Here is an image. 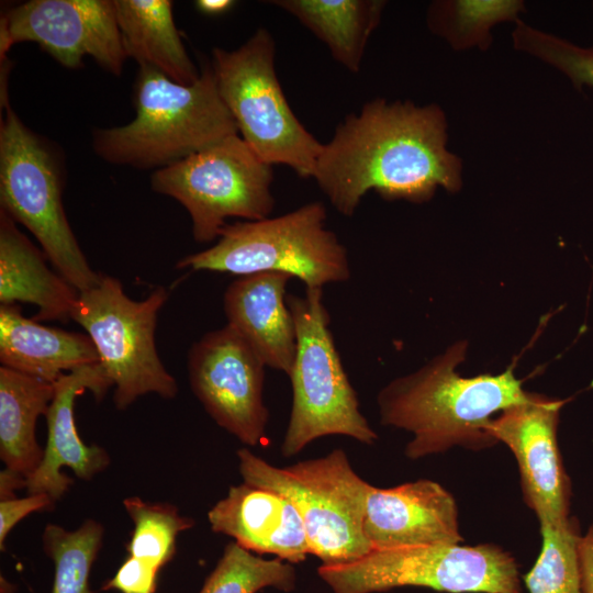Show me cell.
Returning a JSON list of instances; mask_svg holds the SVG:
<instances>
[{
	"instance_id": "cell-1",
	"label": "cell",
	"mask_w": 593,
	"mask_h": 593,
	"mask_svg": "<svg viewBox=\"0 0 593 593\" xmlns=\"http://www.w3.org/2000/svg\"><path fill=\"white\" fill-rule=\"evenodd\" d=\"M446 131L437 105L371 100L322 145L312 178L345 216L354 215L371 190L387 200L417 203L438 187L456 191L461 165L446 147Z\"/></svg>"
},
{
	"instance_id": "cell-2",
	"label": "cell",
	"mask_w": 593,
	"mask_h": 593,
	"mask_svg": "<svg viewBox=\"0 0 593 593\" xmlns=\"http://www.w3.org/2000/svg\"><path fill=\"white\" fill-rule=\"evenodd\" d=\"M459 342L417 371L399 377L377 396L380 422L410 432L405 456L419 459L452 447L481 450L497 441L488 426L493 415L527 400L515 363L499 374L461 377L457 366L466 358Z\"/></svg>"
},
{
	"instance_id": "cell-3",
	"label": "cell",
	"mask_w": 593,
	"mask_h": 593,
	"mask_svg": "<svg viewBox=\"0 0 593 593\" xmlns=\"http://www.w3.org/2000/svg\"><path fill=\"white\" fill-rule=\"evenodd\" d=\"M134 104L135 118L130 123L92 133L94 153L109 164L157 170L238 134L211 65L202 68L192 85L139 65Z\"/></svg>"
},
{
	"instance_id": "cell-4",
	"label": "cell",
	"mask_w": 593,
	"mask_h": 593,
	"mask_svg": "<svg viewBox=\"0 0 593 593\" xmlns=\"http://www.w3.org/2000/svg\"><path fill=\"white\" fill-rule=\"evenodd\" d=\"M326 209L306 203L276 217L227 224L211 247L186 256L178 269L247 276L283 272L306 289L345 282L351 269L346 247L326 227Z\"/></svg>"
},
{
	"instance_id": "cell-5",
	"label": "cell",
	"mask_w": 593,
	"mask_h": 593,
	"mask_svg": "<svg viewBox=\"0 0 593 593\" xmlns=\"http://www.w3.org/2000/svg\"><path fill=\"white\" fill-rule=\"evenodd\" d=\"M63 156L27 127L4 102L0 121V210L25 226L55 269L78 292L96 287L101 275L83 255L64 211Z\"/></svg>"
},
{
	"instance_id": "cell-6",
	"label": "cell",
	"mask_w": 593,
	"mask_h": 593,
	"mask_svg": "<svg viewBox=\"0 0 593 593\" xmlns=\"http://www.w3.org/2000/svg\"><path fill=\"white\" fill-rule=\"evenodd\" d=\"M243 482L276 491L299 512L311 555L322 564L354 561L372 548L363 534L371 484L351 467L343 449L279 468L243 447L237 450Z\"/></svg>"
},
{
	"instance_id": "cell-7",
	"label": "cell",
	"mask_w": 593,
	"mask_h": 593,
	"mask_svg": "<svg viewBox=\"0 0 593 593\" xmlns=\"http://www.w3.org/2000/svg\"><path fill=\"white\" fill-rule=\"evenodd\" d=\"M296 332V353L288 376L292 407L281 454L301 452L310 443L343 435L372 445L378 434L360 411L359 400L342 363L329 329L323 289H305L303 295L288 294Z\"/></svg>"
},
{
	"instance_id": "cell-8",
	"label": "cell",
	"mask_w": 593,
	"mask_h": 593,
	"mask_svg": "<svg viewBox=\"0 0 593 593\" xmlns=\"http://www.w3.org/2000/svg\"><path fill=\"white\" fill-rule=\"evenodd\" d=\"M275 41L258 29L238 48L212 51L219 93L238 134L268 165L312 178L322 145L298 120L275 70Z\"/></svg>"
},
{
	"instance_id": "cell-9",
	"label": "cell",
	"mask_w": 593,
	"mask_h": 593,
	"mask_svg": "<svg viewBox=\"0 0 593 593\" xmlns=\"http://www.w3.org/2000/svg\"><path fill=\"white\" fill-rule=\"evenodd\" d=\"M334 593H373L421 586L448 593H521L518 566L493 544L371 549L340 564H321Z\"/></svg>"
},
{
	"instance_id": "cell-10",
	"label": "cell",
	"mask_w": 593,
	"mask_h": 593,
	"mask_svg": "<svg viewBox=\"0 0 593 593\" xmlns=\"http://www.w3.org/2000/svg\"><path fill=\"white\" fill-rule=\"evenodd\" d=\"M167 299L166 289L158 287L146 299L134 301L120 280L104 275L96 287L78 294L71 320L94 344L100 365L114 387L118 410L149 393L164 399L178 393L177 382L155 344L158 312Z\"/></svg>"
},
{
	"instance_id": "cell-11",
	"label": "cell",
	"mask_w": 593,
	"mask_h": 593,
	"mask_svg": "<svg viewBox=\"0 0 593 593\" xmlns=\"http://www.w3.org/2000/svg\"><path fill=\"white\" fill-rule=\"evenodd\" d=\"M272 166L232 135L168 167L155 170V192L177 200L189 213L198 243L220 237L226 221H258L275 208Z\"/></svg>"
},
{
	"instance_id": "cell-12",
	"label": "cell",
	"mask_w": 593,
	"mask_h": 593,
	"mask_svg": "<svg viewBox=\"0 0 593 593\" xmlns=\"http://www.w3.org/2000/svg\"><path fill=\"white\" fill-rule=\"evenodd\" d=\"M37 43L66 68L92 57L114 76L127 58L118 25L114 0H30L1 18L0 57L16 43Z\"/></svg>"
},
{
	"instance_id": "cell-13",
	"label": "cell",
	"mask_w": 593,
	"mask_h": 593,
	"mask_svg": "<svg viewBox=\"0 0 593 593\" xmlns=\"http://www.w3.org/2000/svg\"><path fill=\"white\" fill-rule=\"evenodd\" d=\"M264 362L228 325L204 334L188 354L190 388L223 429L249 447L266 440Z\"/></svg>"
},
{
	"instance_id": "cell-14",
	"label": "cell",
	"mask_w": 593,
	"mask_h": 593,
	"mask_svg": "<svg viewBox=\"0 0 593 593\" xmlns=\"http://www.w3.org/2000/svg\"><path fill=\"white\" fill-rule=\"evenodd\" d=\"M566 402L529 393L526 401L503 410L488 426L490 435L514 455L524 500L540 525L570 519L571 484L557 441Z\"/></svg>"
},
{
	"instance_id": "cell-15",
	"label": "cell",
	"mask_w": 593,
	"mask_h": 593,
	"mask_svg": "<svg viewBox=\"0 0 593 593\" xmlns=\"http://www.w3.org/2000/svg\"><path fill=\"white\" fill-rule=\"evenodd\" d=\"M111 387L113 384L100 363L65 373L54 383V398L45 414L47 440L44 457L26 478L29 494H47L56 502L74 483L61 472L63 467L70 468L79 479L89 481L110 466L111 458L104 448L86 445L81 440L74 405L76 398L86 391L92 392L99 402Z\"/></svg>"
},
{
	"instance_id": "cell-16",
	"label": "cell",
	"mask_w": 593,
	"mask_h": 593,
	"mask_svg": "<svg viewBox=\"0 0 593 593\" xmlns=\"http://www.w3.org/2000/svg\"><path fill=\"white\" fill-rule=\"evenodd\" d=\"M363 534L372 549L460 544L458 507L439 483L419 479L393 488L371 485Z\"/></svg>"
},
{
	"instance_id": "cell-17",
	"label": "cell",
	"mask_w": 593,
	"mask_h": 593,
	"mask_svg": "<svg viewBox=\"0 0 593 593\" xmlns=\"http://www.w3.org/2000/svg\"><path fill=\"white\" fill-rule=\"evenodd\" d=\"M214 533L230 536L244 549L270 553L289 563L311 555L302 518L282 494L243 482L208 512Z\"/></svg>"
},
{
	"instance_id": "cell-18",
	"label": "cell",
	"mask_w": 593,
	"mask_h": 593,
	"mask_svg": "<svg viewBox=\"0 0 593 593\" xmlns=\"http://www.w3.org/2000/svg\"><path fill=\"white\" fill-rule=\"evenodd\" d=\"M293 279L283 272L240 276L225 290L223 309L227 324L266 367L290 374L296 332L287 304V286Z\"/></svg>"
},
{
	"instance_id": "cell-19",
	"label": "cell",
	"mask_w": 593,
	"mask_h": 593,
	"mask_svg": "<svg viewBox=\"0 0 593 593\" xmlns=\"http://www.w3.org/2000/svg\"><path fill=\"white\" fill-rule=\"evenodd\" d=\"M1 366L55 383L63 374L100 363L87 334L44 326L15 304L0 305Z\"/></svg>"
},
{
	"instance_id": "cell-20",
	"label": "cell",
	"mask_w": 593,
	"mask_h": 593,
	"mask_svg": "<svg viewBox=\"0 0 593 593\" xmlns=\"http://www.w3.org/2000/svg\"><path fill=\"white\" fill-rule=\"evenodd\" d=\"M46 255L0 210V305H35L37 321L71 320L79 292L51 270Z\"/></svg>"
},
{
	"instance_id": "cell-21",
	"label": "cell",
	"mask_w": 593,
	"mask_h": 593,
	"mask_svg": "<svg viewBox=\"0 0 593 593\" xmlns=\"http://www.w3.org/2000/svg\"><path fill=\"white\" fill-rule=\"evenodd\" d=\"M114 4L127 58L181 85H192L200 78L176 27L171 1L114 0Z\"/></svg>"
},
{
	"instance_id": "cell-22",
	"label": "cell",
	"mask_w": 593,
	"mask_h": 593,
	"mask_svg": "<svg viewBox=\"0 0 593 593\" xmlns=\"http://www.w3.org/2000/svg\"><path fill=\"white\" fill-rule=\"evenodd\" d=\"M54 393V383L0 367V458L7 469L27 478L40 466L44 448L35 426Z\"/></svg>"
},
{
	"instance_id": "cell-23",
	"label": "cell",
	"mask_w": 593,
	"mask_h": 593,
	"mask_svg": "<svg viewBox=\"0 0 593 593\" xmlns=\"http://www.w3.org/2000/svg\"><path fill=\"white\" fill-rule=\"evenodd\" d=\"M328 47L333 58L351 72L360 69L368 40L378 26L381 0H272Z\"/></svg>"
},
{
	"instance_id": "cell-24",
	"label": "cell",
	"mask_w": 593,
	"mask_h": 593,
	"mask_svg": "<svg viewBox=\"0 0 593 593\" xmlns=\"http://www.w3.org/2000/svg\"><path fill=\"white\" fill-rule=\"evenodd\" d=\"M103 526L86 519L76 530L47 524L42 535L45 553L54 563L52 593H92L89 575L102 546Z\"/></svg>"
},
{
	"instance_id": "cell-25",
	"label": "cell",
	"mask_w": 593,
	"mask_h": 593,
	"mask_svg": "<svg viewBox=\"0 0 593 593\" xmlns=\"http://www.w3.org/2000/svg\"><path fill=\"white\" fill-rule=\"evenodd\" d=\"M123 505L134 524L126 545L128 556L145 560L159 570L175 556L177 536L192 528L194 521L181 515L177 506L169 503L130 496L123 500Z\"/></svg>"
},
{
	"instance_id": "cell-26",
	"label": "cell",
	"mask_w": 593,
	"mask_h": 593,
	"mask_svg": "<svg viewBox=\"0 0 593 593\" xmlns=\"http://www.w3.org/2000/svg\"><path fill=\"white\" fill-rule=\"evenodd\" d=\"M295 580L292 563L262 559L233 541L225 546L199 593H256L270 586L288 592Z\"/></svg>"
},
{
	"instance_id": "cell-27",
	"label": "cell",
	"mask_w": 593,
	"mask_h": 593,
	"mask_svg": "<svg viewBox=\"0 0 593 593\" xmlns=\"http://www.w3.org/2000/svg\"><path fill=\"white\" fill-rule=\"evenodd\" d=\"M540 552L524 582L529 593H583L577 557L579 533L570 518L540 525Z\"/></svg>"
},
{
	"instance_id": "cell-28",
	"label": "cell",
	"mask_w": 593,
	"mask_h": 593,
	"mask_svg": "<svg viewBox=\"0 0 593 593\" xmlns=\"http://www.w3.org/2000/svg\"><path fill=\"white\" fill-rule=\"evenodd\" d=\"M522 8L517 1L435 2L428 25L456 47H465L481 44L495 23L515 19Z\"/></svg>"
},
{
	"instance_id": "cell-29",
	"label": "cell",
	"mask_w": 593,
	"mask_h": 593,
	"mask_svg": "<svg viewBox=\"0 0 593 593\" xmlns=\"http://www.w3.org/2000/svg\"><path fill=\"white\" fill-rule=\"evenodd\" d=\"M513 41L517 49L524 51L567 75L581 87H593V47H579L555 35L540 32L518 21Z\"/></svg>"
},
{
	"instance_id": "cell-30",
	"label": "cell",
	"mask_w": 593,
	"mask_h": 593,
	"mask_svg": "<svg viewBox=\"0 0 593 593\" xmlns=\"http://www.w3.org/2000/svg\"><path fill=\"white\" fill-rule=\"evenodd\" d=\"M158 569L152 563L128 556L103 590L121 593H155Z\"/></svg>"
},
{
	"instance_id": "cell-31",
	"label": "cell",
	"mask_w": 593,
	"mask_h": 593,
	"mask_svg": "<svg viewBox=\"0 0 593 593\" xmlns=\"http://www.w3.org/2000/svg\"><path fill=\"white\" fill-rule=\"evenodd\" d=\"M55 501L47 494H29L26 497L0 501V548L4 550V542L10 530L24 517L34 512L48 511L54 507Z\"/></svg>"
},
{
	"instance_id": "cell-32",
	"label": "cell",
	"mask_w": 593,
	"mask_h": 593,
	"mask_svg": "<svg viewBox=\"0 0 593 593\" xmlns=\"http://www.w3.org/2000/svg\"><path fill=\"white\" fill-rule=\"evenodd\" d=\"M577 557L583 593H593V525L579 536Z\"/></svg>"
},
{
	"instance_id": "cell-33",
	"label": "cell",
	"mask_w": 593,
	"mask_h": 593,
	"mask_svg": "<svg viewBox=\"0 0 593 593\" xmlns=\"http://www.w3.org/2000/svg\"><path fill=\"white\" fill-rule=\"evenodd\" d=\"M26 488V478L4 468L0 472V501L16 497L15 491Z\"/></svg>"
},
{
	"instance_id": "cell-34",
	"label": "cell",
	"mask_w": 593,
	"mask_h": 593,
	"mask_svg": "<svg viewBox=\"0 0 593 593\" xmlns=\"http://www.w3.org/2000/svg\"><path fill=\"white\" fill-rule=\"evenodd\" d=\"M234 3L232 0H199L195 2V7L206 15H219L228 11Z\"/></svg>"
}]
</instances>
